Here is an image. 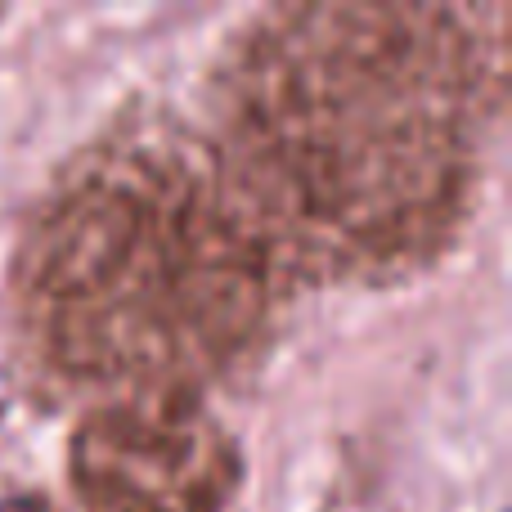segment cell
I'll return each instance as SVG.
<instances>
[{
	"instance_id": "6da1fadb",
	"label": "cell",
	"mask_w": 512,
	"mask_h": 512,
	"mask_svg": "<svg viewBox=\"0 0 512 512\" xmlns=\"http://www.w3.org/2000/svg\"><path fill=\"white\" fill-rule=\"evenodd\" d=\"M508 32L504 5L400 0L234 27L198 126L297 288H391L463 239L512 90Z\"/></svg>"
},
{
	"instance_id": "7a4b0ae2",
	"label": "cell",
	"mask_w": 512,
	"mask_h": 512,
	"mask_svg": "<svg viewBox=\"0 0 512 512\" xmlns=\"http://www.w3.org/2000/svg\"><path fill=\"white\" fill-rule=\"evenodd\" d=\"M297 283L167 104L72 149L9 256L18 364L50 400H207L270 360Z\"/></svg>"
},
{
	"instance_id": "3957f363",
	"label": "cell",
	"mask_w": 512,
	"mask_h": 512,
	"mask_svg": "<svg viewBox=\"0 0 512 512\" xmlns=\"http://www.w3.org/2000/svg\"><path fill=\"white\" fill-rule=\"evenodd\" d=\"M68 486L81 512H230L243 450L207 400H104L72 427Z\"/></svg>"
},
{
	"instance_id": "277c9868",
	"label": "cell",
	"mask_w": 512,
	"mask_h": 512,
	"mask_svg": "<svg viewBox=\"0 0 512 512\" xmlns=\"http://www.w3.org/2000/svg\"><path fill=\"white\" fill-rule=\"evenodd\" d=\"M0 512H54V508L41 495H14V499H0Z\"/></svg>"
}]
</instances>
